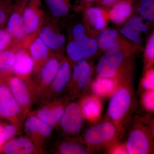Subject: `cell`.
Wrapping results in <instances>:
<instances>
[{
	"label": "cell",
	"instance_id": "cell-1",
	"mask_svg": "<svg viewBox=\"0 0 154 154\" xmlns=\"http://www.w3.org/2000/svg\"><path fill=\"white\" fill-rule=\"evenodd\" d=\"M132 90L128 86H122L113 94L108 108V116L115 125L125 118L132 107Z\"/></svg>",
	"mask_w": 154,
	"mask_h": 154
},
{
	"label": "cell",
	"instance_id": "cell-2",
	"mask_svg": "<svg viewBox=\"0 0 154 154\" xmlns=\"http://www.w3.org/2000/svg\"><path fill=\"white\" fill-rule=\"evenodd\" d=\"M106 51L97 64L96 72L99 77L114 79L118 75L128 54L117 49Z\"/></svg>",
	"mask_w": 154,
	"mask_h": 154
},
{
	"label": "cell",
	"instance_id": "cell-3",
	"mask_svg": "<svg viewBox=\"0 0 154 154\" xmlns=\"http://www.w3.org/2000/svg\"><path fill=\"white\" fill-rule=\"evenodd\" d=\"M117 133L116 125L113 122H103L86 131L84 137L88 145L98 146L105 144L114 139Z\"/></svg>",
	"mask_w": 154,
	"mask_h": 154
},
{
	"label": "cell",
	"instance_id": "cell-4",
	"mask_svg": "<svg viewBox=\"0 0 154 154\" xmlns=\"http://www.w3.org/2000/svg\"><path fill=\"white\" fill-rule=\"evenodd\" d=\"M96 40L98 48L105 51L117 49L129 54L134 50L131 45L113 28H104Z\"/></svg>",
	"mask_w": 154,
	"mask_h": 154
},
{
	"label": "cell",
	"instance_id": "cell-5",
	"mask_svg": "<svg viewBox=\"0 0 154 154\" xmlns=\"http://www.w3.org/2000/svg\"><path fill=\"white\" fill-rule=\"evenodd\" d=\"M126 148L130 154H147L152 151V142L147 131L143 127H135L130 133Z\"/></svg>",
	"mask_w": 154,
	"mask_h": 154
},
{
	"label": "cell",
	"instance_id": "cell-6",
	"mask_svg": "<svg viewBox=\"0 0 154 154\" xmlns=\"http://www.w3.org/2000/svg\"><path fill=\"white\" fill-rule=\"evenodd\" d=\"M98 48L96 39L86 36L71 42L68 46L67 52L71 59L78 62L94 55Z\"/></svg>",
	"mask_w": 154,
	"mask_h": 154
},
{
	"label": "cell",
	"instance_id": "cell-7",
	"mask_svg": "<svg viewBox=\"0 0 154 154\" xmlns=\"http://www.w3.org/2000/svg\"><path fill=\"white\" fill-rule=\"evenodd\" d=\"M84 116L79 105L72 103L64 110L61 118V126L65 132L69 134L78 133L82 127Z\"/></svg>",
	"mask_w": 154,
	"mask_h": 154
},
{
	"label": "cell",
	"instance_id": "cell-8",
	"mask_svg": "<svg viewBox=\"0 0 154 154\" xmlns=\"http://www.w3.org/2000/svg\"><path fill=\"white\" fill-rule=\"evenodd\" d=\"M20 107L11 89L5 85H0V115L10 117L19 113Z\"/></svg>",
	"mask_w": 154,
	"mask_h": 154
},
{
	"label": "cell",
	"instance_id": "cell-9",
	"mask_svg": "<svg viewBox=\"0 0 154 154\" xmlns=\"http://www.w3.org/2000/svg\"><path fill=\"white\" fill-rule=\"evenodd\" d=\"M92 68L88 61L84 60L77 62L73 68V79L80 89L88 84L91 76Z\"/></svg>",
	"mask_w": 154,
	"mask_h": 154
},
{
	"label": "cell",
	"instance_id": "cell-10",
	"mask_svg": "<svg viewBox=\"0 0 154 154\" xmlns=\"http://www.w3.org/2000/svg\"><path fill=\"white\" fill-rule=\"evenodd\" d=\"M34 149V146L29 140L21 137L12 140L5 145L4 151L8 154H29Z\"/></svg>",
	"mask_w": 154,
	"mask_h": 154
},
{
	"label": "cell",
	"instance_id": "cell-11",
	"mask_svg": "<svg viewBox=\"0 0 154 154\" xmlns=\"http://www.w3.org/2000/svg\"><path fill=\"white\" fill-rule=\"evenodd\" d=\"M11 91L14 97L19 104L26 106L30 102V97L27 88L22 80L13 78L10 81Z\"/></svg>",
	"mask_w": 154,
	"mask_h": 154
},
{
	"label": "cell",
	"instance_id": "cell-12",
	"mask_svg": "<svg viewBox=\"0 0 154 154\" xmlns=\"http://www.w3.org/2000/svg\"><path fill=\"white\" fill-rule=\"evenodd\" d=\"M131 11L132 7L130 3L121 2L113 6L108 14V17L116 24H121L130 16Z\"/></svg>",
	"mask_w": 154,
	"mask_h": 154
},
{
	"label": "cell",
	"instance_id": "cell-13",
	"mask_svg": "<svg viewBox=\"0 0 154 154\" xmlns=\"http://www.w3.org/2000/svg\"><path fill=\"white\" fill-rule=\"evenodd\" d=\"M40 39L47 47L57 49L63 45L65 38L62 35L54 33L49 27H45L39 35Z\"/></svg>",
	"mask_w": 154,
	"mask_h": 154
},
{
	"label": "cell",
	"instance_id": "cell-14",
	"mask_svg": "<svg viewBox=\"0 0 154 154\" xmlns=\"http://www.w3.org/2000/svg\"><path fill=\"white\" fill-rule=\"evenodd\" d=\"M101 102L98 98L88 97L84 100L81 109L83 116L90 120L98 118L101 112Z\"/></svg>",
	"mask_w": 154,
	"mask_h": 154
},
{
	"label": "cell",
	"instance_id": "cell-15",
	"mask_svg": "<svg viewBox=\"0 0 154 154\" xmlns=\"http://www.w3.org/2000/svg\"><path fill=\"white\" fill-rule=\"evenodd\" d=\"M70 67L68 63L64 62L59 68L53 82V88L56 93L64 89L70 78Z\"/></svg>",
	"mask_w": 154,
	"mask_h": 154
},
{
	"label": "cell",
	"instance_id": "cell-16",
	"mask_svg": "<svg viewBox=\"0 0 154 154\" xmlns=\"http://www.w3.org/2000/svg\"><path fill=\"white\" fill-rule=\"evenodd\" d=\"M86 16L90 25L96 30H102L106 27V16L104 11L100 8H90L87 10Z\"/></svg>",
	"mask_w": 154,
	"mask_h": 154
},
{
	"label": "cell",
	"instance_id": "cell-17",
	"mask_svg": "<svg viewBox=\"0 0 154 154\" xmlns=\"http://www.w3.org/2000/svg\"><path fill=\"white\" fill-rule=\"evenodd\" d=\"M64 110L63 107L61 106H56L52 109L42 108L38 111L37 116L48 125L53 126L60 121Z\"/></svg>",
	"mask_w": 154,
	"mask_h": 154
},
{
	"label": "cell",
	"instance_id": "cell-18",
	"mask_svg": "<svg viewBox=\"0 0 154 154\" xmlns=\"http://www.w3.org/2000/svg\"><path fill=\"white\" fill-rule=\"evenodd\" d=\"M25 128L28 132L37 133L44 137L48 136L52 131L50 125L35 116H31L27 119Z\"/></svg>",
	"mask_w": 154,
	"mask_h": 154
},
{
	"label": "cell",
	"instance_id": "cell-19",
	"mask_svg": "<svg viewBox=\"0 0 154 154\" xmlns=\"http://www.w3.org/2000/svg\"><path fill=\"white\" fill-rule=\"evenodd\" d=\"M116 86V82L114 79L99 77L93 84V90L97 95L105 96L114 91Z\"/></svg>",
	"mask_w": 154,
	"mask_h": 154
},
{
	"label": "cell",
	"instance_id": "cell-20",
	"mask_svg": "<svg viewBox=\"0 0 154 154\" xmlns=\"http://www.w3.org/2000/svg\"><path fill=\"white\" fill-rule=\"evenodd\" d=\"M33 67V60L25 53H18L15 57L14 65V71L19 74L25 75L29 73Z\"/></svg>",
	"mask_w": 154,
	"mask_h": 154
},
{
	"label": "cell",
	"instance_id": "cell-21",
	"mask_svg": "<svg viewBox=\"0 0 154 154\" xmlns=\"http://www.w3.org/2000/svg\"><path fill=\"white\" fill-rule=\"evenodd\" d=\"M22 19L24 31L26 34H31L37 30L39 25V18L33 10L25 9Z\"/></svg>",
	"mask_w": 154,
	"mask_h": 154
},
{
	"label": "cell",
	"instance_id": "cell-22",
	"mask_svg": "<svg viewBox=\"0 0 154 154\" xmlns=\"http://www.w3.org/2000/svg\"><path fill=\"white\" fill-rule=\"evenodd\" d=\"M8 30L9 33L16 38H22L25 35L23 19L19 14L15 13L9 19L8 24Z\"/></svg>",
	"mask_w": 154,
	"mask_h": 154
},
{
	"label": "cell",
	"instance_id": "cell-23",
	"mask_svg": "<svg viewBox=\"0 0 154 154\" xmlns=\"http://www.w3.org/2000/svg\"><path fill=\"white\" fill-rule=\"evenodd\" d=\"M59 68V64L55 59H51L46 63L42 72V77L45 84H48L52 82Z\"/></svg>",
	"mask_w": 154,
	"mask_h": 154
},
{
	"label": "cell",
	"instance_id": "cell-24",
	"mask_svg": "<svg viewBox=\"0 0 154 154\" xmlns=\"http://www.w3.org/2000/svg\"><path fill=\"white\" fill-rule=\"evenodd\" d=\"M30 53L33 60L38 61L45 59L48 56V47L38 38L33 42L30 48Z\"/></svg>",
	"mask_w": 154,
	"mask_h": 154
},
{
	"label": "cell",
	"instance_id": "cell-25",
	"mask_svg": "<svg viewBox=\"0 0 154 154\" xmlns=\"http://www.w3.org/2000/svg\"><path fill=\"white\" fill-rule=\"evenodd\" d=\"M51 13L56 17H60L67 14L69 8L63 0H46Z\"/></svg>",
	"mask_w": 154,
	"mask_h": 154
},
{
	"label": "cell",
	"instance_id": "cell-26",
	"mask_svg": "<svg viewBox=\"0 0 154 154\" xmlns=\"http://www.w3.org/2000/svg\"><path fill=\"white\" fill-rule=\"evenodd\" d=\"M60 151L62 154H84L87 151L84 146L76 142L63 143L60 147Z\"/></svg>",
	"mask_w": 154,
	"mask_h": 154
},
{
	"label": "cell",
	"instance_id": "cell-27",
	"mask_svg": "<svg viewBox=\"0 0 154 154\" xmlns=\"http://www.w3.org/2000/svg\"><path fill=\"white\" fill-rule=\"evenodd\" d=\"M120 33L125 38L133 42L137 43L141 42L140 33L129 25H125L121 28Z\"/></svg>",
	"mask_w": 154,
	"mask_h": 154
},
{
	"label": "cell",
	"instance_id": "cell-28",
	"mask_svg": "<svg viewBox=\"0 0 154 154\" xmlns=\"http://www.w3.org/2000/svg\"><path fill=\"white\" fill-rule=\"evenodd\" d=\"M15 56L11 51L0 53V69H8L14 66Z\"/></svg>",
	"mask_w": 154,
	"mask_h": 154
},
{
	"label": "cell",
	"instance_id": "cell-29",
	"mask_svg": "<svg viewBox=\"0 0 154 154\" xmlns=\"http://www.w3.org/2000/svg\"><path fill=\"white\" fill-rule=\"evenodd\" d=\"M134 28L139 33L145 32L147 29L146 25L143 23L142 20L140 17L135 16L129 19L126 23Z\"/></svg>",
	"mask_w": 154,
	"mask_h": 154
},
{
	"label": "cell",
	"instance_id": "cell-30",
	"mask_svg": "<svg viewBox=\"0 0 154 154\" xmlns=\"http://www.w3.org/2000/svg\"><path fill=\"white\" fill-rule=\"evenodd\" d=\"M142 87L146 91L154 90V71L153 69L149 70L146 74L142 81Z\"/></svg>",
	"mask_w": 154,
	"mask_h": 154
},
{
	"label": "cell",
	"instance_id": "cell-31",
	"mask_svg": "<svg viewBox=\"0 0 154 154\" xmlns=\"http://www.w3.org/2000/svg\"><path fill=\"white\" fill-rule=\"evenodd\" d=\"M146 59L149 63L153 62L154 60V34L152 33L148 39L145 50Z\"/></svg>",
	"mask_w": 154,
	"mask_h": 154
},
{
	"label": "cell",
	"instance_id": "cell-32",
	"mask_svg": "<svg viewBox=\"0 0 154 154\" xmlns=\"http://www.w3.org/2000/svg\"><path fill=\"white\" fill-rule=\"evenodd\" d=\"M143 103L146 109L150 111L154 109V90L147 91L143 97Z\"/></svg>",
	"mask_w": 154,
	"mask_h": 154
},
{
	"label": "cell",
	"instance_id": "cell-33",
	"mask_svg": "<svg viewBox=\"0 0 154 154\" xmlns=\"http://www.w3.org/2000/svg\"><path fill=\"white\" fill-rule=\"evenodd\" d=\"M138 11L142 17L149 22L154 21V7L146 8L140 7L138 8Z\"/></svg>",
	"mask_w": 154,
	"mask_h": 154
},
{
	"label": "cell",
	"instance_id": "cell-34",
	"mask_svg": "<svg viewBox=\"0 0 154 154\" xmlns=\"http://www.w3.org/2000/svg\"><path fill=\"white\" fill-rule=\"evenodd\" d=\"M72 35L74 40H78L85 37L87 36L85 27L80 24L75 25L72 30Z\"/></svg>",
	"mask_w": 154,
	"mask_h": 154
},
{
	"label": "cell",
	"instance_id": "cell-35",
	"mask_svg": "<svg viewBox=\"0 0 154 154\" xmlns=\"http://www.w3.org/2000/svg\"><path fill=\"white\" fill-rule=\"evenodd\" d=\"M11 40V36L8 33L4 30H0V50L5 49Z\"/></svg>",
	"mask_w": 154,
	"mask_h": 154
},
{
	"label": "cell",
	"instance_id": "cell-36",
	"mask_svg": "<svg viewBox=\"0 0 154 154\" xmlns=\"http://www.w3.org/2000/svg\"><path fill=\"white\" fill-rule=\"evenodd\" d=\"M3 132L8 140L14 136L16 132V130L15 127L13 125H8L3 128Z\"/></svg>",
	"mask_w": 154,
	"mask_h": 154
},
{
	"label": "cell",
	"instance_id": "cell-37",
	"mask_svg": "<svg viewBox=\"0 0 154 154\" xmlns=\"http://www.w3.org/2000/svg\"><path fill=\"white\" fill-rule=\"evenodd\" d=\"M112 152L113 154H128L126 148L123 147L122 146H118L112 149Z\"/></svg>",
	"mask_w": 154,
	"mask_h": 154
},
{
	"label": "cell",
	"instance_id": "cell-38",
	"mask_svg": "<svg viewBox=\"0 0 154 154\" xmlns=\"http://www.w3.org/2000/svg\"><path fill=\"white\" fill-rule=\"evenodd\" d=\"M141 7L146 8H149L154 7V2L152 0H141Z\"/></svg>",
	"mask_w": 154,
	"mask_h": 154
},
{
	"label": "cell",
	"instance_id": "cell-39",
	"mask_svg": "<svg viewBox=\"0 0 154 154\" xmlns=\"http://www.w3.org/2000/svg\"><path fill=\"white\" fill-rule=\"evenodd\" d=\"M118 0H102V4L106 6H111Z\"/></svg>",
	"mask_w": 154,
	"mask_h": 154
},
{
	"label": "cell",
	"instance_id": "cell-40",
	"mask_svg": "<svg viewBox=\"0 0 154 154\" xmlns=\"http://www.w3.org/2000/svg\"><path fill=\"white\" fill-rule=\"evenodd\" d=\"M7 140L5 136L2 132H0V146L3 144Z\"/></svg>",
	"mask_w": 154,
	"mask_h": 154
},
{
	"label": "cell",
	"instance_id": "cell-41",
	"mask_svg": "<svg viewBox=\"0 0 154 154\" xmlns=\"http://www.w3.org/2000/svg\"><path fill=\"white\" fill-rule=\"evenodd\" d=\"M5 18V13L2 10H0V24L4 21Z\"/></svg>",
	"mask_w": 154,
	"mask_h": 154
},
{
	"label": "cell",
	"instance_id": "cell-42",
	"mask_svg": "<svg viewBox=\"0 0 154 154\" xmlns=\"http://www.w3.org/2000/svg\"><path fill=\"white\" fill-rule=\"evenodd\" d=\"M3 128H3V127L2 126V125L0 123V132H2Z\"/></svg>",
	"mask_w": 154,
	"mask_h": 154
},
{
	"label": "cell",
	"instance_id": "cell-43",
	"mask_svg": "<svg viewBox=\"0 0 154 154\" xmlns=\"http://www.w3.org/2000/svg\"><path fill=\"white\" fill-rule=\"evenodd\" d=\"M84 1H94V0H84Z\"/></svg>",
	"mask_w": 154,
	"mask_h": 154
}]
</instances>
